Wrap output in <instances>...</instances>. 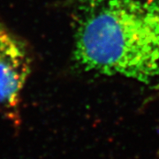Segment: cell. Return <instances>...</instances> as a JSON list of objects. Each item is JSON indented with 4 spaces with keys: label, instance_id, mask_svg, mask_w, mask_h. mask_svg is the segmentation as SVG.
Returning a JSON list of instances; mask_svg holds the SVG:
<instances>
[{
    "label": "cell",
    "instance_id": "obj_2",
    "mask_svg": "<svg viewBox=\"0 0 159 159\" xmlns=\"http://www.w3.org/2000/svg\"><path fill=\"white\" fill-rule=\"evenodd\" d=\"M31 68L28 44L0 21V113L15 127L20 125L21 93Z\"/></svg>",
    "mask_w": 159,
    "mask_h": 159
},
{
    "label": "cell",
    "instance_id": "obj_1",
    "mask_svg": "<svg viewBox=\"0 0 159 159\" xmlns=\"http://www.w3.org/2000/svg\"><path fill=\"white\" fill-rule=\"evenodd\" d=\"M74 57L87 72L145 84L159 80V2L81 0Z\"/></svg>",
    "mask_w": 159,
    "mask_h": 159
}]
</instances>
